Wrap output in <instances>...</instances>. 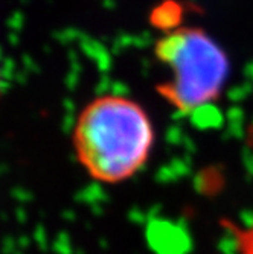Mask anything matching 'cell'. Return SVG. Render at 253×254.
Segmentation results:
<instances>
[{
  "label": "cell",
  "instance_id": "3",
  "mask_svg": "<svg viewBox=\"0 0 253 254\" xmlns=\"http://www.w3.org/2000/svg\"><path fill=\"white\" fill-rule=\"evenodd\" d=\"M0 95H2V75H0Z\"/></svg>",
  "mask_w": 253,
  "mask_h": 254
},
{
  "label": "cell",
  "instance_id": "2",
  "mask_svg": "<svg viewBox=\"0 0 253 254\" xmlns=\"http://www.w3.org/2000/svg\"><path fill=\"white\" fill-rule=\"evenodd\" d=\"M156 55L171 78L159 85V93L183 113L214 102L226 84L227 55L220 44L200 28H178L156 44Z\"/></svg>",
  "mask_w": 253,
  "mask_h": 254
},
{
  "label": "cell",
  "instance_id": "1",
  "mask_svg": "<svg viewBox=\"0 0 253 254\" xmlns=\"http://www.w3.org/2000/svg\"><path fill=\"white\" fill-rule=\"evenodd\" d=\"M154 145V128L147 111L122 96H101L80 113L74 128L77 158L87 174L116 184L142 169Z\"/></svg>",
  "mask_w": 253,
  "mask_h": 254
}]
</instances>
